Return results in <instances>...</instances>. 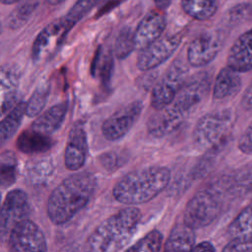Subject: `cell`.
<instances>
[{"instance_id":"6da1fadb","label":"cell","mask_w":252,"mask_h":252,"mask_svg":"<svg viewBox=\"0 0 252 252\" xmlns=\"http://www.w3.org/2000/svg\"><path fill=\"white\" fill-rule=\"evenodd\" d=\"M96 187L95 176L87 171L72 174L62 180L50 193L46 212L56 225L71 220L90 202Z\"/></svg>"},{"instance_id":"7a4b0ae2","label":"cell","mask_w":252,"mask_h":252,"mask_svg":"<svg viewBox=\"0 0 252 252\" xmlns=\"http://www.w3.org/2000/svg\"><path fill=\"white\" fill-rule=\"evenodd\" d=\"M170 170L165 166L154 165L130 171L113 187L112 195L124 205L147 203L160 194L169 184Z\"/></svg>"},{"instance_id":"3957f363","label":"cell","mask_w":252,"mask_h":252,"mask_svg":"<svg viewBox=\"0 0 252 252\" xmlns=\"http://www.w3.org/2000/svg\"><path fill=\"white\" fill-rule=\"evenodd\" d=\"M142 213L135 206H128L104 220L86 241L87 252H109L122 247L136 230Z\"/></svg>"},{"instance_id":"277c9868","label":"cell","mask_w":252,"mask_h":252,"mask_svg":"<svg viewBox=\"0 0 252 252\" xmlns=\"http://www.w3.org/2000/svg\"><path fill=\"white\" fill-rule=\"evenodd\" d=\"M231 176H223L199 190L187 203L183 222L193 229L211 224L221 213L226 197L232 196Z\"/></svg>"},{"instance_id":"5b68a950","label":"cell","mask_w":252,"mask_h":252,"mask_svg":"<svg viewBox=\"0 0 252 252\" xmlns=\"http://www.w3.org/2000/svg\"><path fill=\"white\" fill-rule=\"evenodd\" d=\"M234 120V113L230 109H220L205 114L198 120L193 130L195 146L206 152L219 150L228 138Z\"/></svg>"},{"instance_id":"8992f818","label":"cell","mask_w":252,"mask_h":252,"mask_svg":"<svg viewBox=\"0 0 252 252\" xmlns=\"http://www.w3.org/2000/svg\"><path fill=\"white\" fill-rule=\"evenodd\" d=\"M188 80V67L181 58L175 59L166 69L162 77L155 84L151 104L156 110L170 105Z\"/></svg>"},{"instance_id":"52a82bcc","label":"cell","mask_w":252,"mask_h":252,"mask_svg":"<svg viewBox=\"0 0 252 252\" xmlns=\"http://www.w3.org/2000/svg\"><path fill=\"white\" fill-rule=\"evenodd\" d=\"M30 203L26 192L22 189H13L6 194L1 208L0 230L3 242L9 239L12 229L30 215Z\"/></svg>"},{"instance_id":"ba28073f","label":"cell","mask_w":252,"mask_h":252,"mask_svg":"<svg viewBox=\"0 0 252 252\" xmlns=\"http://www.w3.org/2000/svg\"><path fill=\"white\" fill-rule=\"evenodd\" d=\"M10 252H47V242L41 228L27 219L19 222L8 239Z\"/></svg>"},{"instance_id":"9c48e42d","label":"cell","mask_w":252,"mask_h":252,"mask_svg":"<svg viewBox=\"0 0 252 252\" xmlns=\"http://www.w3.org/2000/svg\"><path fill=\"white\" fill-rule=\"evenodd\" d=\"M72 28L65 17L56 19L43 28L32 46V61L35 63L39 62L52 54L63 42V39Z\"/></svg>"},{"instance_id":"30bf717a","label":"cell","mask_w":252,"mask_h":252,"mask_svg":"<svg viewBox=\"0 0 252 252\" xmlns=\"http://www.w3.org/2000/svg\"><path fill=\"white\" fill-rule=\"evenodd\" d=\"M143 108V102L141 100H135L113 112L101 125L103 137L110 142L122 139L134 126Z\"/></svg>"},{"instance_id":"8fae6325","label":"cell","mask_w":252,"mask_h":252,"mask_svg":"<svg viewBox=\"0 0 252 252\" xmlns=\"http://www.w3.org/2000/svg\"><path fill=\"white\" fill-rule=\"evenodd\" d=\"M182 33L161 36L143 50L137 57V67L141 71H151L166 61L178 48L182 41Z\"/></svg>"},{"instance_id":"7c38bea8","label":"cell","mask_w":252,"mask_h":252,"mask_svg":"<svg viewBox=\"0 0 252 252\" xmlns=\"http://www.w3.org/2000/svg\"><path fill=\"white\" fill-rule=\"evenodd\" d=\"M210 89V73L204 71L195 74L187 80L171 104L188 116L207 96Z\"/></svg>"},{"instance_id":"4fadbf2b","label":"cell","mask_w":252,"mask_h":252,"mask_svg":"<svg viewBox=\"0 0 252 252\" xmlns=\"http://www.w3.org/2000/svg\"><path fill=\"white\" fill-rule=\"evenodd\" d=\"M221 47L220 36L207 32L197 35L189 43L187 61L193 67H203L212 62Z\"/></svg>"},{"instance_id":"5bb4252c","label":"cell","mask_w":252,"mask_h":252,"mask_svg":"<svg viewBox=\"0 0 252 252\" xmlns=\"http://www.w3.org/2000/svg\"><path fill=\"white\" fill-rule=\"evenodd\" d=\"M166 27V18L161 11L149 12L134 31L137 50H143L161 37Z\"/></svg>"},{"instance_id":"9a60e30c","label":"cell","mask_w":252,"mask_h":252,"mask_svg":"<svg viewBox=\"0 0 252 252\" xmlns=\"http://www.w3.org/2000/svg\"><path fill=\"white\" fill-rule=\"evenodd\" d=\"M186 116L172 104L163 109L157 110L147 123L148 133L155 138H162L174 132L185 121Z\"/></svg>"},{"instance_id":"2e32d148","label":"cell","mask_w":252,"mask_h":252,"mask_svg":"<svg viewBox=\"0 0 252 252\" xmlns=\"http://www.w3.org/2000/svg\"><path fill=\"white\" fill-rule=\"evenodd\" d=\"M89 152L87 134L82 126H74L68 135L64 153V162L68 170L77 171L87 160Z\"/></svg>"},{"instance_id":"e0dca14e","label":"cell","mask_w":252,"mask_h":252,"mask_svg":"<svg viewBox=\"0 0 252 252\" xmlns=\"http://www.w3.org/2000/svg\"><path fill=\"white\" fill-rule=\"evenodd\" d=\"M226 66L238 73L252 69V28L233 42L227 54Z\"/></svg>"},{"instance_id":"ac0fdd59","label":"cell","mask_w":252,"mask_h":252,"mask_svg":"<svg viewBox=\"0 0 252 252\" xmlns=\"http://www.w3.org/2000/svg\"><path fill=\"white\" fill-rule=\"evenodd\" d=\"M0 85L1 114L5 115L20 102L17 100L20 85V73L16 66L10 64H4L1 66Z\"/></svg>"},{"instance_id":"d6986e66","label":"cell","mask_w":252,"mask_h":252,"mask_svg":"<svg viewBox=\"0 0 252 252\" xmlns=\"http://www.w3.org/2000/svg\"><path fill=\"white\" fill-rule=\"evenodd\" d=\"M67 109L68 105L66 102H60L50 106L37 116L31 128L48 136L55 133L62 126L67 114Z\"/></svg>"},{"instance_id":"ffe728a7","label":"cell","mask_w":252,"mask_h":252,"mask_svg":"<svg viewBox=\"0 0 252 252\" xmlns=\"http://www.w3.org/2000/svg\"><path fill=\"white\" fill-rule=\"evenodd\" d=\"M195 231L184 222L175 224L170 230L162 252H190L195 246Z\"/></svg>"},{"instance_id":"44dd1931","label":"cell","mask_w":252,"mask_h":252,"mask_svg":"<svg viewBox=\"0 0 252 252\" xmlns=\"http://www.w3.org/2000/svg\"><path fill=\"white\" fill-rule=\"evenodd\" d=\"M54 145L50 136L31 129L23 131L17 139V149L27 155L43 154L49 151Z\"/></svg>"},{"instance_id":"7402d4cb","label":"cell","mask_w":252,"mask_h":252,"mask_svg":"<svg viewBox=\"0 0 252 252\" xmlns=\"http://www.w3.org/2000/svg\"><path fill=\"white\" fill-rule=\"evenodd\" d=\"M241 88V78L238 72L230 69L229 67H223L218 73L214 86H213V97L215 99H224L235 95Z\"/></svg>"},{"instance_id":"603a6c76","label":"cell","mask_w":252,"mask_h":252,"mask_svg":"<svg viewBox=\"0 0 252 252\" xmlns=\"http://www.w3.org/2000/svg\"><path fill=\"white\" fill-rule=\"evenodd\" d=\"M227 232L231 239L252 240V203L234 218L228 225Z\"/></svg>"},{"instance_id":"cb8c5ba5","label":"cell","mask_w":252,"mask_h":252,"mask_svg":"<svg viewBox=\"0 0 252 252\" xmlns=\"http://www.w3.org/2000/svg\"><path fill=\"white\" fill-rule=\"evenodd\" d=\"M26 112H27V102L20 101L2 119L1 125H0V139L2 144L7 142L14 136V134L17 132L18 128L20 127Z\"/></svg>"},{"instance_id":"d4e9b609","label":"cell","mask_w":252,"mask_h":252,"mask_svg":"<svg viewBox=\"0 0 252 252\" xmlns=\"http://www.w3.org/2000/svg\"><path fill=\"white\" fill-rule=\"evenodd\" d=\"M183 11L198 21L212 18L218 9V0H181Z\"/></svg>"},{"instance_id":"484cf974","label":"cell","mask_w":252,"mask_h":252,"mask_svg":"<svg viewBox=\"0 0 252 252\" xmlns=\"http://www.w3.org/2000/svg\"><path fill=\"white\" fill-rule=\"evenodd\" d=\"M49 92L50 83L48 81H42L37 85L30 99L27 101V116L34 117L40 114L47 102Z\"/></svg>"},{"instance_id":"4316f807","label":"cell","mask_w":252,"mask_h":252,"mask_svg":"<svg viewBox=\"0 0 252 252\" xmlns=\"http://www.w3.org/2000/svg\"><path fill=\"white\" fill-rule=\"evenodd\" d=\"M134 49H136L134 32L130 28L124 27L118 32L114 39L113 53L117 59L122 60L129 56Z\"/></svg>"},{"instance_id":"83f0119b","label":"cell","mask_w":252,"mask_h":252,"mask_svg":"<svg viewBox=\"0 0 252 252\" xmlns=\"http://www.w3.org/2000/svg\"><path fill=\"white\" fill-rule=\"evenodd\" d=\"M162 240L163 236L161 232L158 229H154L124 252H160Z\"/></svg>"},{"instance_id":"f1b7e54d","label":"cell","mask_w":252,"mask_h":252,"mask_svg":"<svg viewBox=\"0 0 252 252\" xmlns=\"http://www.w3.org/2000/svg\"><path fill=\"white\" fill-rule=\"evenodd\" d=\"M17 177V158L13 152L6 151L1 155V183L2 187L12 185Z\"/></svg>"},{"instance_id":"f546056e","label":"cell","mask_w":252,"mask_h":252,"mask_svg":"<svg viewBox=\"0 0 252 252\" xmlns=\"http://www.w3.org/2000/svg\"><path fill=\"white\" fill-rule=\"evenodd\" d=\"M37 6L36 0H26L24 3L20 4L9 17V27L11 29H18L26 24L30 19L33 11Z\"/></svg>"},{"instance_id":"4dcf8cb0","label":"cell","mask_w":252,"mask_h":252,"mask_svg":"<svg viewBox=\"0 0 252 252\" xmlns=\"http://www.w3.org/2000/svg\"><path fill=\"white\" fill-rule=\"evenodd\" d=\"M98 1L99 0H77L64 17L68 23L74 27L97 4Z\"/></svg>"},{"instance_id":"1f68e13d","label":"cell","mask_w":252,"mask_h":252,"mask_svg":"<svg viewBox=\"0 0 252 252\" xmlns=\"http://www.w3.org/2000/svg\"><path fill=\"white\" fill-rule=\"evenodd\" d=\"M128 155L125 151H109L101 154L98 157V161L100 165L107 171H114L119 167L123 166L127 162Z\"/></svg>"},{"instance_id":"d6a6232c","label":"cell","mask_w":252,"mask_h":252,"mask_svg":"<svg viewBox=\"0 0 252 252\" xmlns=\"http://www.w3.org/2000/svg\"><path fill=\"white\" fill-rule=\"evenodd\" d=\"M252 13V6L247 3H241L232 7L228 11V18L230 22H239L245 19Z\"/></svg>"},{"instance_id":"836d02e7","label":"cell","mask_w":252,"mask_h":252,"mask_svg":"<svg viewBox=\"0 0 252 252\" xmlns=\"http://www.w3.org/2000/svg\"><path fill=\"white\" fill-rule=\"evenodd\" d=\"M221 252H252V240L231 239Z\"/></svg>"},{"instance_id":"e575fe53","label":"cell","mask_w":252,"mask_h":252,"mask_svg":"<svg viewBox=\"0 0 252 252\" xmlns=\"http://www.w3.org/2000/svg\"><path fill=\"white\" fill-rule=\"evenodd\" d=\"M238 149L246 155H252V122L247 126L238 141Z\"/></svg>"},{"instance_id":"d590c367","label":"cell","mask_w":252,"mask_h":252,"mask_svg":"<svg viewBox=\"0 0 252 252\" xmlns=\"http://www.w3.org/2000/svg\"><path fill=\"white\" fill-rule=\"evenodd\" d=\"M112 67H113V60H112L111 55L104 56V60L102 61V65L100 68V76H101V80L104 84H107V82L110 79Z\"/></svg>"},{"instance_id":"8d00e7d4","label":"cell","mask_w":252,"mask_h":252,"mask_svg":"<svg viewBox=\"0 0 252 252\" xmlns=\"http://www.w3.org/2000/svg\"><path fill=\"white\" fill-rule=\"evenodd\" d=\"M190 252H216V248L211 242L203 241L199 244H196Z\"/></svg>"},{"instance_id":"74e56055","label":"cell","mask_w":252,"mask_h":252,"mask_svg":"<svg viewBox=\"0 0 252 252\" xmlns=\"http://www.w3.org/2000/svg\"><path fill=\"white\" fill-rule=\"evenodd\" d=\"M242 105L246 109H249V108L252 107V85L250 86L249 89L246 90V92H245V94L243 95Z\"/></svg>"},{"instance_id":"f35d334b","label":"cell","mask_w":252,"mask_h":252,"mask_svg":"<svg viewBox=\"0 0 252 252\" xmlns=\"http://www.w3.org/2000/svg\"><path fill=\"white\" fill-rule=\"evenodd\" d=\"M154 2L159 11H164L169 7L171 0H154Z\"/></svg>"},{"instance_id":"ab89813d","label":"cell","mask_w":252,"mask_h":252,"mask_svg":"<svg viewBox=\"0 0 252 252\" xmlns=\"http://www.w3.org/2000/svg\"><path fill=\"white\" fill-rule=\"evenodd\" d=\"M20 0H1V3L2 4H5V5H9V4H14V3H17L19 2Z\"/></svg>"},{"instance_id":"60d3db41","label":"cell","mask_w":252,"mask_h":252,"mask_svg":"<svg viewBox=\"0 0 252 252\" xmlns=\"http://www.w3.org/2000/svg\"><path fill=\"white\" fill-rule=\"evenodd\" d=\"M49 4H51V5H57V4H59V3H61L62 1H64V0H46Z\"/></svg>"}]
</instances>
